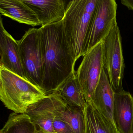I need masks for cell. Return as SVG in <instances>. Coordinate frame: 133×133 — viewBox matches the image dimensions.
I'll list each match as a JSON object with an SVG mask.
<instances>
[{
	"label": "cell",
	"instance_id": "obj_17",
	"mask_svg": "<svg viewBox=\"0 0 133 133\" xmlns=\"http://www.w3.org/2000/svg\"><path fill=\"white\" fill-rule=\"evenodd\" d=\"M84 108L67 104L64 110L59 115L61 119L70 125L74 133H85Z\"/></svg>",
	"mask_w": 133,
	"mask_h": 133
},
{
	"label": "cell",
	"instance_id": "obj_19",
	"mask_svg": "<svg viewBox=\"0 0 133 133\" xmlns=\"http://www.w3.org/2000/svg\"><path fill=\"white\" fill-rule=\"evenodd\" d=\"M121 3L128 10L133 11V0H121Z\"/></svg>",
	"mask_w": 133,
	"mask_h": 133
},
{
	"label": "cell",
	"instance_id": "obj_12",
	"mask_svg": "<svg viewBox=\"0 0 133 133\" xmlns=\"http://www.w3.org/2000/svg\"><path fill=\"white\" fill-rule=\"evenodd\" d=\"M115 93L103 69L91 102L102 114L114 124L113 112Z\"/></svg>",
	"mask_w": 133,
	"mask_h": 133
},
{
	"label": "cell",
	"instance_id": "obj_1",
	"mask_svg": "<svg viewBox=\"0 0 133 133\" xmlns=\"http://www.w3.org/2000/svg\"><path fill=\"white\" fill-rule=\"evenodd\" d=\"M43 77L41 89L46 96L56 91L72 74L76 61L68 47L62 20L41 27Z\"/></svg>",
	"mask_w": 133,
	"mask_h": 133
},
{
	"label": "cell",
	"instance_id": "obj_11",
	"mask_svg": "<svg viewBox=\"0 0 133 133\" xmlns=\"http://www.w3.org/2000/svg\"><path fill=\"white\" fill-rule=\"evenodd\" d=\"M38 16L42 27L62 21L66 11L63 0H22Z\"/></svg>",
	"mask_w": 133,
	"mask_h": 133
},
{
	"label": "cell",
	"instance_id": "obj_13",
	"mask_svg": "<svg viewBox=\"0 0 133 133\" xmlns=\"http://www.w3.org/2000/svg\"><path fill=\"white\" fill-rule=\"evenodd\" d=\"M0 13L20 23L41 25L37 15L22 0H0Z\"/></svg>",
	"mask_w": 133,
	"mask_h": 133
},
{
	"label": "cell",
	"instance_id": "obj_21",
	"mask_svg": "<svg viewBox=\"0 0 133 133\" xmlns=\"http://www.w3.org/2000/svg\"><path fill=\"white\" fill-rule=\"evenodd\" d=\"M36 133H41L38 131L37 130V131H36Z\"/></svg>",
	"mask_w": 133,
	"mask_h": 133
},
{
	"label": "cell",
	"instance_id": "obj_6",
	"mask_svg": "<svg viewBox=\"0 0 133 133\" xmlns=\"http://www.w3.org/2000/svg\"><path fill=\"white\" fill-rule=\"evenodd\" d=\"M117 8L115 0H98L86 37L84 55L102 42L117 24Z\"/></svg>",
	"mask_w": 133,
	"mask_h": 133
},
{
	"label": "cell",
	"instance_id": "obj_10",
	"mask_svg": "<svg viewBox=\"0 0 133 133\" xmlns=\"http://www.w3.org/2000/svg\"><path fill=\"white\" fill-rule=\"evenodd\" d=\"M113 114L120 133H132L133 97L130 92L124 90L115 92Z\"/></svg>",
	"mask_w": 133,
	"mask_h": 133
},
{
	"label": "cell",
	"instance_id": "obj_15",
	"mask_svg": "<svg viewBox=\"0 0 133 133\" xmlns=\"http://www.w3.org/2000/svg\"><path fill=\"white\" fill-rule=\"evenodd\" d=\"M66 104L84 107L86 100L76 76L72 74L56 91Z\"/></svg>",
	"mask_w": 133,
	"mask_h": 133
},
{
	"label": "cell",
	"instance_id": "obj_2",
	"mask_svg": "<svg viewBox=\"0 0 133 133\" xmlns=\"http://www.w3.org/2000/svg\"><path fill=\"white\" fill-rule=\"evenodd\" d=\"M98 0H73L62 20L64 31L74 60L84 55L86 37Z\"/></svg>",
	"mask_w": 133,
	"mask_h": 133
},
{
	"label": "cell",
	"instance_id": "obj_4",
	"mask_svg": "<svg viewBox=\"0 0 133 133\" xmlns=\"http://www.w3.org/2000/svg\"><path fill=\"white\" fill-rule=\"evenodd\" d=\"M18 42L25 79L41 88L43 77V62L41 28L29 29Z\"/></svg>",
	"mask_w": 133,
	"mask_h": 133
},
{
	"label": "cell",
	"instance_id": "obj_8",
	"mask_svg": "<svg viewBox=\"0 0 133 133\" xmlns=\"http://www.w3.org/2000/svg\"><path fill=\"white\" fill-rule=\"evenodd\" d=\"M67 104L55 92L30 105L26 111L32 121L41 133H55L54 119L63 111Z\"/></svg>",
	"mask_w": 133,
	"mask_h": 133
},
{
	"label": "cell",
	"instance_id": "obj_14",
	"mask_svg": "<svg viewBox=\"0 0 133 133\" xmlns=\"http://www.w3.org/2000/svg\"><path fill=\"white\" fill-rule=\"evenodd\" d=\"M85 133H120L116 125L102 114L91 101L84 108Z\"/></svg>",
	"mask_w": 133,
	"mask_h": 133
},
{
	"label": "cell",
	"instance_id": "obj_9",
	"mask_svg": "<svg viewBox=\"0 0 133 133\" xmlns=\"http://www.w3.org/2000/svg\"><path fill=\"white\" fill-rule=\"evenodd\" d=\"M0 66L25 79L21 62L18 41L6 31L2 18L0 24Z\"/></svg>",
	"mask_w": 133,
	"mask_h": 133
},
{
	"label": "cell",
	"instance_id": "obj_7",
	"mask_svg": "<svg viewBox=\"0 0 133 133\" xmlns=\"http://www.w3.org/2000/svg\"><path fill=\"white\" fill-rule=\"evenodd\" d=\"M103 69L102 41L83 56L76 72L86 102L91 101Z\"/></svg>",
	"mask_w": 133,
	"mask_h": 133
},
{
	"label": "cell",
	"instance_id": "obj_20",
	"mask_svg": "<svg viewBox=\"0 0 133 133\" xmlns=\"http://www.w3.org/2000/svg\"><path fill=\"white\" fill-rule=\"evenodd\" d=\"M132 133H133V122H132Z\"/></svg>",
	"mask_w": 133,
	"mask_h": 133
},
{
	"label": "cell",
	"instance_id": "obj_18",
	"mask_svg": "<svg viewBox=\"0 0 133 133\" xmlns=\"http://www.w3.org/2000/svg\"><path fill=\"white\" fill-rule=\"evenodd\" d=\"M59 115L54 119L53 123L55 133H74L70 125L61 119Z\"/></svg>",
	"mask_w": 133,
	"mask_h": 133
},
{
	"label": "cell",
	"instance_id": "obj_16",
	"mask_svg": "<svg viewBox=\"0 0 133 133\" xmlns=\"http://www.w3.org/2000/svg\"><path fill=\"white\" fill-rule=\"evenodd\" d=\"M37 130L28 114L14 112L9 116L0 133H36Z\"/></svg>",
	"mask_w": 133,
	"mask_h": 133
},
{
	"label": "cell",
	"instance_id": "obj_5",
	"mask_svg": "<svg viewBox=\"0 0 133 133\" xmlns=\"http://www.w3.org/2000/svg\"><path fill=\"white\" fill-rule=\"evenodd\" d=\"M103 67L115 92L123 90L125 68L120 31L117 24L102 41Z\"/></svg>",
	"mask_w": 133,
	"mask_h": 133
},
{
	"label": "cell",
	"instance_id": "obj_3",
	"mask_svg": "<svg viewBox=\"0 0 133 133\" xmlns=\"http://www.w3.org/2000/svg\"><path fill=\"white\" fill-rule=\"evenodd\" d=\"M47 96L42 89L7 69L0 66V99L5 107L18 114Z\"/></svg>",
	"mask_w": 133,
	"mask_h": 133
}]
</instances>
